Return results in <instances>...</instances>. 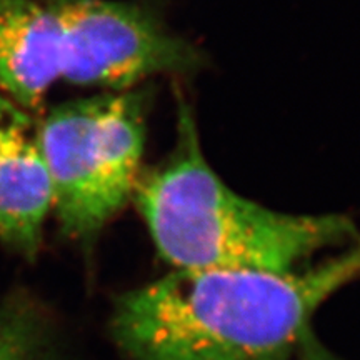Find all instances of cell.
Masks as SVG:
<instances>
[{"label":"cell","instance_id":"obj_1","mask_svg":"<svg viewBox=\"0 0 360 360\" xmlns=\"http://www.w3.org/2000/svg\"><path fill=\"white\" fill-rule=\"evenodd\" d=\"M360 278V238L295 272L174 270L115 300L124 360H292L319 307Z\"/></svg>","mask_w":360,"mask_h":360},{"label":"cell","instance_id":"obj_2","mask_svg":"<svg viewBox=\"0 0 360 360\" xmlns=\"http://www.w3.org/2000/svg\"><path fill=\"white\" fill-rule=\"evenodd\" d=\"M132 200L159 255L175 270L295 272L319 252L360 238L344 215L277 212L225 186L202 152L184 101L174 150L141 174Z\"/></svg>","mask_w":360,"mask_h":360},{"label":"cell","instance_id":"obj_3","mask_svg":"<svg viewBox=\"0 0 360 360\" xmlns=\"http://www.w3.org/2000/svg\"><path fill=\"white\" fill-rule=\"evenodd\" d=\"M147 135L143 92L60 103L39 125V143L62 232L94 240L132 200Z\"/></svg>","mask_w":360,"mask_h":360},{"label":"cell","instance_id":"obj_4","mask_svg":"<svg viewBox=\"0 0 360 360\" xmlns=\"http://www.w3.org/2000/svg\"><path fill=\"white\" fill-rule=\"evenodd\" d=\"M56 17L62 77L80 87L127 92L159 74H187L200 56L155 12L120 0H42Z\"/></svg>","mask_w":360,"mask_h":360},{"label":"cell","instance_id":"obj_5","mask_svg":"<svg viewBox=\"0 0 360 360\" xmlns=\"http://www.w3.org/2000/svg\"><path fill=\"white\" fill-rule=\"evenodd\" d=\"M51 210L52 188L39 127L25 109L0 94V240L34 259Z\"/></svg>","mask_w":360,"mask_h":360},{"label":"cell","instance_id":"obj_6","mask_svg":"<svg viewBox=\"0 0 360 360\" xmlns=\"http://www.w3.org/2000/svg\"><path fill=\"white\" fill-rule=\"evenodd\" d=\"M62 77L60 30L42 0H0V90L25 110Z\"/></svg>","mask_w":360,"mask_h":360},{"label":"cell","instance_id":"obj_7","mask_svg":"<svg viewBox=\"0 0 360 360\" xmlns=\"http://www.w3.org/2000/svg\"><path fill=\"white\" fill-rule=\"evenodd\" d=\"M40 323L27 307L0 309V360H44Z\"/></svg>","mask_w":360,"mask_h":360},{"label":"cell","instance_id":"obj_8","mask_svg":"<svg viewBox=\"0 0 360 360\" xmlns=\"http://www.w3.org/2000/svg\"><path fill=\"white\" fill-rule=\"evenodd\" d=\"M297 357H299V360H342L332 354L330 350L323 347L317 337L312 334V330L304 337L299 352H297Z\"/></svg>","mask_w":360,"mask_h":360}]
</instances>
